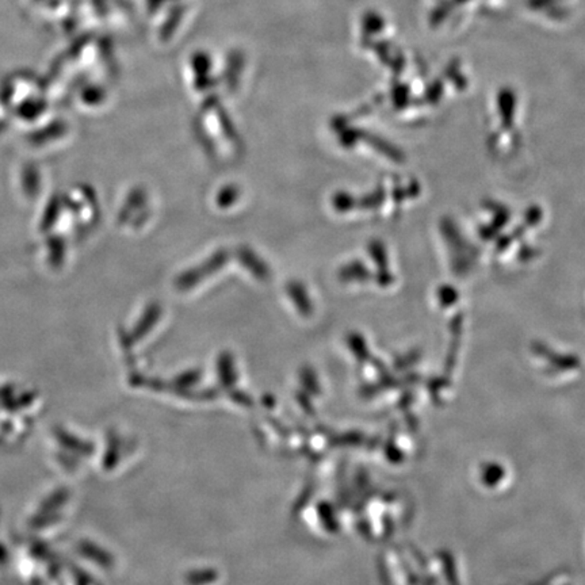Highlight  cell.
I'll return each mask as SVG.
<instances>
[{"instance_id":"1","label":"cell","mask_w":585,"mask_h":585,"mask_svg":"<svg viewBox=\"0 0 585 585\" xmlns=\"http://www.w3.org/2000/svg\"><path fill=\"white\" fill-rule=\"evenodd\" d=\"M45 409L38 390L16 385H0V449L21 445L37 426Z\"/></svg>"},{"instance_id":"3","label":"cell","mask_w":585,"mask_h":585,"mask_svg":"<svg viewBox=\"0 0 585 585\" xmlns=\"http://www.w3.org/2000/svg\"><path fill=\"white\" fill-rule=\"evenodd\" d=\"M11 562L26 585H54L60 575L51 543L30 537L11 550Z\"/></svg>"},{"instance_id":"4","label":"cell","mask_w":585,"mask_h":585,"mask_svg":"<svg viewBox=\"0 0 585 585\" xmlns=\"http://www.w3.org/2000/svg\"><path fill=\"white\" fill-rule=\"evenodd\" d=\"M8 564H11V548H8L5 540L0 538V575L8 567Z\"/></svg>"},{"instance_id":"2","label":"cell","mask_w":585,"mask_h":585,"mask_svg":"<svg viewBox=\"0 0 585 585\" xmlns=\"http://www.w3.org/2000/svg\"><path fill=\"white\" fill-rule=\"evenodd\" d=\"M68 501V490L64 487L54 485L41 493L25 518L30 537L51 543L66 525Z\"/></svg>"}]
</instances>
